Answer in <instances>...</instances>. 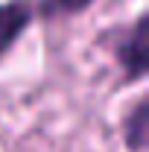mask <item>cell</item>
I'll list each match as a JSON object with an SVG mask.
<instances>
[{"mask_svg":"<svg viewBox=\"0 0 149 152\" xmlns=\"http://www.w3.org/2000/svg\"><path fill=\"white\" fill-rule=\"evenodd\" d=\"M114 64L120 67V79L126 85L143 82L149 73V15L137 12L126 35L114 44Z\"/></svg>","mask_w":149,"mask_h":152,"instance_id":"cell-1","label":"cell"},{"mask_svg":"<svg viewBox=\"0 0 149 152\" xmlns=\"http://www.w3.org/2000/svg\"><path fill=\"white\" fill-rule=\"evenodd\" d=\"M35 18L32 6L26 0H0V61L15 50L23 32Z\"/></svg>","mask_w":149,"mask_h":152,"instance_id":"cell-2","label":"cell"},{"mask_svg":"<svg viewBox=\"0 0 149 152\" xmlns=\"http://www.w3.org/2000/svg\"><path fill=\"white\" fill-rule=\"evenodd\" d=\"M120 140L129 152H146L149 143V96L140 94L120 120Z\"/></svg>","mask_w":149,"mask_h":152,"instance_id":"cell-3","label":"cell"},{"mask_svg":"<svg viewBox=\"0 0 149 152\" xmlns=\"http://www.w3.org/2000/svg\"><path fill=\"white\" fill-rule=\"evenodd\" d=\"M96 0H38V15L41 18H70L88 12Z\"/></svg>","mask_w":149,"mask_h":152,"instance_id":"cell-4","label":"cell"}]
</instances>
